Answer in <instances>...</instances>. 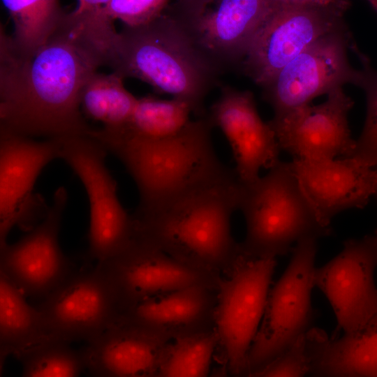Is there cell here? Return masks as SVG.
I'll return each instance as SVG.
<instances>
[{
    "label": "cell",
    "mask_w": 377,
    "mask_h": 377,
    "mask_svg": "<svg viewBox=\"0 0 377 377\" xmlns=\"http://www.w3.org/2000/svg\"><path fill=\"white\" fill-rule=\"evenodd\" d=\"M117 37L102 15L77 6L31 59L16 57L0 38V131L44 139L90 135L81 93L99 67L109 66Z\"/></svg>",
    "instance_id": "cell-1"
},
{
    "label": "cell",
    "mask_w": 377,
    "mask_h": 377,
    "mask_svg": "<svg viewBox=\"0 0 377 377\" xmlns=\"http://www.w3.org/2000/svg\"><path fill=\"white\" fill-rule=\"evenodd\" d=\"M240 186L232 169L155 212L133 213L139 238L215 276L228 274L242 258L231 231Z\"/></svg>",
    "instance_id": "cell-2"
},
{
    "label": "cell",
    "mask_w": 377,
    "mask_h": 377,
    "mask_svg": "<svg viewBox=\"0 0 377 377\" xmlns=\"http://www.w3.org/2000/svg\"><path fill=\"white\" fill-rule=\"evenodd\" d=\"M209 118L191 121L177 134L147 139L94 129L91 135L114 154L133 179L138 193L134 213L145 214L232 171L216 155Z\"/></svg>",
    "instance_id": "cell-3"
},
{
    "label": "cell",
    "mask_w": 377,
    "mask_h": 377,
    "mask_svg": "<svg viewBox=\"0 0 377 377\" xmlns=\"http://www.w3.org/2000/svg\"><path fill=\"white\" fill-rule=\"evenodd\" d=\"M108 66L185 101L198 115L223 71L200 47L175 3L145 27H124Z\"/></svg>",
    "instance_id": "cell-4"
},
{
    "label": "cell",
    "mask_w": 377,
    "mask_h": 377,
    "mask_svg": "<svg viewBox=\"0 0 377 377\" xmlns=\"http://www.w3.org/2000/svg\"><path fill=\"white\" fill-rule=\"evenodd\" d=\"M238 210L246 223L240 243L245 259L276 258L306 237L319 239L332 233L311 208L289 162L279 161L265 175L241 183Z\"/></svg>",
    "instance_id": "cell-5"
},
{
    "label": "cell",
    "mask_w": 377,
    "mask_h": 377,
    "mask_svg": "<svg viewBox=\"0 0 377 377\" xmlns=\"http://www.w3.org/2000/svg\"><path fill=\"white\" fill-rule=\"evenodd\" d=\"M61 142L60 159L79 178L89 200L88 246L84 263H104L138 239L136 221L118 197L104 147L91 135L61 139Z\"/></svg>",
    "instance_id": "cell-6"
},
{
    "label": "cell",
    "mask_w": 377,
    "mask_h": 377,
    "mask_svg": "<svg viewBox=\"0 0 377 377\" xmlns=\"http://www.w3.org/2000/svg\"><path fill=\"white\" fill-rule=\"evenodd\" d=\"M346 0H281L255 36L241 66L263 87L323 36L346 25Z\"/></svg>",
    "instance_id": "cell-7"
},
{
    "label": "cell",
    "mask_w": 377,
    "mask_h": 377,
    "mask_svg": "<svg viewBox=\"0 0 377 377\" xmlns=\"http://www.w3.org/2000/svg\"><path fill=\"white\" fill-rule=\"evenodd\" d=\"M318 239L309 236L296 244L286 270L269 289L260 326L247 355L246 376L281 355L310 330Z\"/></svg>",
    "instance_id": "cell-8"
},
{
    "label": "cell",
    "mask_w": 377,
    "mask_h": 377,
    "mask_svg": "<svg viewBox=\"0 0 377 377\" xmlns=\"http://www.w3.org/2000/svg\"><path fill=\"white\" fill-rule=\"evenodd\" d=\"M276 258H242L227 277L218 281L217 342L223 362L235 376L245 373L247 355L260 326Z\"/></svg>",
    "instance_id": "cell-9"
},
{
    "label": "cell",
    "mask_w": 377,
    "mask_h": 377,
    "mask_svg": "<svg viewBox=\"0 0 377 377\" xmlns=\"http://www.w3.org/2000/svg\"><path fill=\"white\" fill-rule=\"evenodd\" d=\"M355 42L346 24L317 40L281 68L265 86L263 96L274 117L309 104L344 84L359 87L361 69L353 68L348 50Z\"/></svg>",
    "instance_id": "cell-10"
},
{
    "label": "cell",
    "mask_w": 377,
    "mask_h": 377,
    "mask_svg": "<svg viewBox=\"0 0 377 377\" xmlns=\"http://www.w3.org/2000/svg\"><path fill=\"white\" fill-rule=\"evenodd\" d=\"M36 306L52 340L87 343L119 320L114 289L98 264H85Z\"/></svg>",
    "instance_id": "cell-11"
},
{
    "label": "cell",
    "mask_w": 377,
    "mask_h": 377,
    "mask_svg": "<svg viewBox=\"0 0 377 377\" xmlns=\"http://www.w3.org/2000/svg\"><path fill=\"white\" fill-rule=\"evenodd\" d=\"M64 187L54 193L42 221L30 232L0 248V273L29 300L37 303L63 284L78 268L59 243L68 202Z\"/></svg>",
    "instance_id": "cell-12"
},
{
    "label": "cell",
    "mask_w": 377,
    "mask_h": 377,
    "mask_svg": "<svg viewBox=\"0 0 377 377\" xmlns=\"http://www.w3.org/2000/svg\"><path fill=\"white\" fill-rule=\"evenodd\" d=\"M281 0L180 1L198 43L223 70L242 64L255 36Z\"/></svg>",
    "instance_id": "cell-13"
},
{
    "label": "cell",
    "mask_w": 377,
    "mask_h": 377,
    "mask_svg": "<svg viewBox=\"0 0 377 377\" xmlns=\"http://www.w3.org/2000/svg\"><path fill=\"white\" fill-rule=\"evenodd\" d=\"M377 239L374 234L346 240L341 251L316 267L314 286L330 302L339 328L352 333L377 311Z\"/></svg>",
    "instance_id": "cell-14"
},
{
    "label": "cell",
    "mask_w": 377,
    "mask_h": 377,
    "mask_svg": "<svg viewBox=\"0 0 377 377\" xmlns=\"http://www.w3.org/2000/svg\"><path fill=\"white\" fill-rule=\"evenodd\" d=\"M117 294L121 311L142 300L205 285L219 277L140 239L98 263Z\"/></svg>",
    "instance_id": "cell-15"
},
{
    "label": "cell",
    "mask_w": 377,
    "mask_h": 377,
    "mask_svg": "<svg viewBox=\"0 0 377 377\" xmlns=\"http://www.w3.org/2000/svg\"><path fill=\"white\" fill-rule=\"evenodd\" d=\"M326 100L307 104L268 121L281 149L293 158L333 159L350 157L355 145L348 116L354 102L337 88Z\"/></svg>",
    "instance_id": "cell-16"
},
{
    "label": "cell",
    "mask_w": 377,
    "mask_h": 377,
    "mask_svg": "<svg viewBox=\"0 0 377 377\" xmlns=\"http://www.w3.org/2000/svg\"><path fill=\"white\" fill-rule=\"evenodd\" d=\"M290 167L319 221L350 208H363L377 191V169L351 158H293Z\"/></svg>",
    "instance_id": "cell-17"
},
{
    "label": "cell",
    "mask_w": 377,
    "mask_h": 377,
    "mask_svg": "<svg viewBox=\"0 0 377 377\" xmlns=\"http://www.w3.org/2000/svg\"><path fill=\"white\" fill-rule=\"evenodd\" d=\"M208 118L227 138L235 162L233 169L241 183L253 182L261 169L269 170L280 161L274 132L259 116L251 91L223 87Z\"/></svg>",
    "instance_id": "cell-18"
},
{
    "label": "cell",
    "mask_w": 377,
    "mask_h": 377,
    "mask_svg": "<svg viewBox=\"0 0 377 377\" xmlns=\"http://www.w3.org/2000/svg\"><path fill=\"white\" fill-rule=\"evenodd\" d=\"M60 139L0 131V247L6 245L42 170L60 158Z\"/></svg>",
    "instance_id": "cell-19"
},
{
    "label": "cell",
    "mask_w": 377,
    "mask_h": 377,
    "mask_svg": "<svg viewBox=\"0 0 377 377\" xmlns=\"http://www.w3.org/2000/svg\"><path fill=\"white\" fill-rule=\"evenodd\" d=\"M166 339L117 323L81 348L89 377H156Z\"/></svg>",
    "instance_id": "cell-20"
},
{
    "label": "cell",
    "mask_w": 377,
    "mask_h": 377,
    "mask_svg": "<svg viewBox=\"0 0 377 377\" xmlns=\"http://www.w3.org/2000/svg\"><path fill=\"white\" fill-rule=\"evenodd\" d=\"M308 377H377V311L339 338L310 329L304 337Z\"/></svg>",
    "instance_id": "cell-21"
},
{
    "label": "cell",
    "mask_w": 377,
    "mask_h": 377,
    "mask_svg": "<svg viewBox=\"0 0 377 377\" xmlns=\"http://www.w3.org/2000/svg\"><path fill=\"white\" fill-rule=\"evenodd\" d=\"M205 285L149 297L125 307L117 323L166 339L170 329L196 321L207 306Z\"/></svg>",
    "instance_id": "cell-22"
},
{
    "label": "cell",
    "mask_w": 377,
    "mask_h": 377,
    "mask_svg": "<svg viewBox=\"0 0 377 377\" xmlns=\"http://www.w3.org/2000/svg\"><path fill=\"white\" fill-rule=\"evenodd\" d=\"M49 341L52 339L38 308L0 273L1 367L8 356L18 360L26 352Z\"/></svg>",
    "instance_id": "cell-23"
},
{
    "label": "cell",
    "mask_w": 377,
    "mask_h": 377,
    "mask_svg": "<svg viewBox=\"0 0 377 377\" xmlns=\"http://www.w3.org/2000/svg\"><path fill=\"white\" fill-rule=\"evenodd\" d=\"M13 23L8 35L1 25L0 34L13 53L21 59L33 57L52 37L66 13L57 0H3Z\"/></svg>",
    "instance_id": "cell-24"
},
{
    "label": "cell",
    "mask_w": 377,
    "mask_h": 377,
    "mask_svg": "<svg viewBox=\"0 0 377 377\" xmlns=\"http://www.w3.org/2000/svg\"><path fill=\"white\" fill-rule=\"evenodd\" d=\"M124 78L112 72L94 73L83 87L81 109L103 128L120 130L128 125L138 100L124 85Z\"/></svg>",
    "instance_id": "cell-25"
},
{
    "label": "cell",
    "mask_w": 377,
    "mask_h": 377,
    "mask_svg": "<svg viewBox=\"0 0 377 377\" xmlns=\"http://www.w3.org/2000/svg\"><path fill=\"white\" fill-rule=\"evenodd\" d=\"M190 105L184 101L162 100L151 96L138 98L133 116L126 126L109 131L147 139H163L182 131L191 121Z\"/></svg>",
    "instance_id": "cell-26"
},
{
    "label": "cell",
    "mask_w": 377,
    "mask_h": 377,
    "mask_svg": "<svg viewBox=\"0 0 377 377\" xmlns=\"http://www.w3.org/2000/svg\"><path fill=\"white\" fill-rule=\"evenodd\" d=\"M216 333L184 335L167 345L156 377H209Z\"/></svg>",
    "instance_id": "cell-27"
},
{
    "label": "cell",
    "mask_w": 377,
    "mask_h": 377,
    "mask_svg": "<svg viewBox=\"0 0 377 377\" xmlns=\"http://www.w3.org/2000/svg\"><path fill=\"white\" fill-rule=\"evenodd\" d=\"M71 343L49 341L24 353L21 377H80L85 371L81 349Z\"/></svg>",
    "instance_id": "cell-28"
},
{
    "label": "cell",
    "mask_w": 377,
    "mask_h": 377,
    "mask_svg": "<svg viewBox=\"0 0 377 377\" xmlns=\"http://www.w3.org/2000/svg\"><path fill=\"white\" fill-rule=\"evenodd\" d=\"M362 64V79L358 87L366 95L367 114L364 126L351 158L374 168H377V71L368 57L357 47L353 51Z\"/></svg>",
    "instance_id": "cell-29"
},
{
    "label": "cell",
    "mask_w": 377,
    "mask_h": 377,
    "mask_svg": "<svg viewBox=\"0 0 377 377\" xmlns=\"http://www.w3.org/2000/svg\"><path fill=\"white\" fill-rule=\"evenodd\" d=\"M170 4L167 0H106L105 7L114 20H120L125 27L136 29L152 23Z\"/></svg>",
    "instance_id": "cell-30"
},
{
    "label": "cell",
    "mask_w": 377,
    "mask_h": 377,
    "mask_svg": "<svg viewBox=\"0 0 377 377\" xmlns=\"http://www.w3.org/2000/svg\"><path fill=\"white\" fill-rule=\"evenodd\" d=\"M304 337L272 362L246 375V377L306 376L307 362L304 352Z\"/></svg>",
    "instance_id": "cell-31"
},
{
    "label": "cell",
    "mask_w": 377,
    "mask_h": 377,
    "mask_svg": "<svg viewBox=\"0 0 377 377\" xmlns=\"http://www.w3.org/2000/svg\"><path fill=\"white\" fill-rule=\"evenodd\" d=\"M228 369L223 362L220 366L214 368L210 373L209 377H228Z\"/></svg>",
    "instance_id": "cell-32"
},
{
    "label": "cell",
    "mask_w": 377,
    "mask_h": 377,
    "mask_svg": "<svg viewBox=\"0 0 377 377\" xmlns=\"http://www.w3.org/2000/svg\"><path fill=\"white\" fill-rule=\"evenodd\" d=\"M368 3L371 8L377 13V0H369Z\"/></svg>",
    "instance_id": "cell-33"
},
{
    "label": "cell",
    "mask_w": 377,
    "mask_h": 377,
    "mask_svg": "<svg viewBox=\"0 0 377 377\" xmlns=\"http://www.w3.org/2000/svg\"><path fill=\"white\" fill-rule=\"evenodd\" d=\"M374 235H375V237H376V238L377 239V228H376L375 232L374 233Z\"/></svg>",
    "instance_id": "cell-34"
},
{
    "label": "cell",
    "mask_w": 377,
    "mask_h": 377,
    "mask_svg": "<svg viewBox=\"0 0 377 377\" xmlns=\"http://www.w3.org/2000/svg\"><path fill=\"white\" fill-rule=\"evenodd\" d=\"M376 169H377V168H376ZM374 196L377 198V191H376V194H375Z\"/></svg>",
    "instance_id": "cell-35"
}]
</instances>
